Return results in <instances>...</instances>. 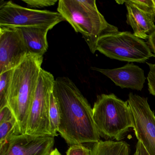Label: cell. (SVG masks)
Listing matches in <instances>:
<instances>
[{
	"label": "cell",
	"mask_w": 155,
	"mask_h": 155,
	"mask_svg": "<svg viewBox=\"0 0 155 155\" xmlns=\"http://www.w3.org/2000/svg\"><path fill=\"white\" fill-rule=\"evenodd\" d=\"M43 60V57L28 54L13 69L8 106L17 120V135L26 133L31 105Z\"/></svg>",
	"instance_id": "2"
},
{
	"label": "cell",
	"mask_w": 155,
	"mask_h": 155,
	"mask_svg": "<svg viewBox=\"0 0 155 155\" xmlns=\"http://www.w3.org/2000/svg\"><path fill=\"white\" fill-rule=\"evenodd\" d=\"M13 70L0 74V109L8 106V97L11 84Z\"/></svg>",
	"instance_id": "16"
},
{
	"label": "cell",
	"mask_w": 155,
	"mask_h": 155,
	"mask_svg": "<svg viewBox=\"0 0 155 155\" xmlns=\"http://www.w3.org/2000/svg\"><path fill=\"white\" fill-rule=\"evenodd\" d=\"M90 155H130V148L124 141L99 140L93 143Z\"/></svg>",
	"instance_id": "14"
},
{
	"label": "cell",
	"mask_w": 155,
	"mask_h": 155,
	"mask_svg": "<svg viewBox=\"0 0 155 155\" xmlns=\"http://www.w3.org/2000/svg\"><path fill=\"white\" fill-rule=\"evenodd\" d=\"M91 69L107 76L116 86L122 89L141 91L147 79L144 71L133 63H128L121 68L112 69L95 67H92Z\"/></svg>",
	"instance_id": "11"
},
{
	"label": "cell",
	"mask_w": 155,
	"mask_h": 155,
	"mask_svg": "<svg viewBox=\"0 0 155 155\" xmlns=\"http://www.w3.org/2000/svg\"><path fill=\"white\" fill-rule=\"evenodd\" d=\"M97 49L110 58L129 62L144 63L154 57L147 42L127 31L102 35L98 40Z\"/></svg>",
	"instance_id": "5"
},
{
	"label": "cell",
	"mask_w": 155,
	"mask_h": 155,
	"mask_svg": "<svg viewBox=\"0 0 155 155\" xmlns=\"http://www.w3.org/2000/svg\"><path fill=\"white\" fill-rule=\"evenodd\" d=\"M52 92L60 111L58 132L67 144L71 146L100 140L93 110L75 83L68 77H58Z\"/></svg>",
	"instance_id": "1"
},
{
	"label": "cell",
	"mask_w": 155,
	"mask_h": 155,
	"mask_svg": "<svg viewBox=\"0 0 155 155\" xmlns=\"http://www.w3.org/2000/svg\"><path fill=\"white\" fill-rule=\"evenodd\" d=\"M92 110L100 136L106 139L120 141L130 128H134V117L127 101L113 93L97 96Z\"/></svg>",
	"instance_id": "4"
},
{
	"label": "cell",
	"mask_w": 155,
	"mask_h": 155,
	"mask_svg": "<svg viewBox=\"0 0 155 155\" xmlns=\"http://www.w3.org/2000/svg\"><path fill=\"white\" fill-rule=\"evenodd\" d=\"M22 1L31 9L50 7L55 5L58 2L57 0H22Z\"/></svg>",
	"instance_id": "18"
},
{
	"label": "cell",
	"mask_w": 155,
	"mask_h": 155,
	"mask_svg": "<svg viewBox=\"0 0 155 155\" xmlns=\"http://www.w3.org/2000/svg\"><path fill=\"white\" fill-rule=\"evenodd\" d=\"M128 1L155 18V6L153 0H128Z\"/></svg>",
	"instance_id": "17"
},
{
	"label": "cell",
	"mask_w": 155,
	"mask_h": 155,
	"mask_svg": "<svg viewBox=\"0 0 155 155\" xmlns=\"http://www.w3.org/2000/svg\"><path fill=\"white\" fill-rule=\"evenodd\" d=\"M147 40V43L150 48V50L154 55V57H155V30L152 34L150 35Z\"/></svg>",
	"instance_id": "21"
},
{
	"label": "cell",
	"mask_w": 155,
	"mask_h": 155,
	"mask_svg": "<svg viewBox=\"0 0 155 155\" xmlns=\"http://www.w3.org/2000/svg\"><path fill=\"white\" fill-rule=\"evenodd\" d=\"M135 155H149L144 146L140 141H138L136 145V152L134 153Z\"/></svg>",
	"instance_id": "22"
},
{
	"label": "cell",
	"mask_w": 155,
	"mask_h": 155,
	"mask_svg": "<svg viewBox=\"0 0 155 155\" xmlns=\"http://www.w3.org/2000/svg\"><path fill=\"white\" fill-rule=\"evenodd\" d=\"M57 10L76 32L82 34L93 54L101 36L119 31L99 11L95 0H60Z\"/></svg>",
	"instance_id": "3"
},
{
	"label": "cell",
	"mask_w": 155,
	"mask_h": 155,
	"mask_svg": "<svg viewBox=\"0 0 155 155\" xmlns=\"http://www.w3.org/2000/svg\"><path fill=\"white\" fill-rule=\"evenodd\" d=\"M49 155H61L60 152H59L58 149L55 148L53 149L51 152L50 154Z\"/></svg>",
	"instance_id": "23"
},
{
	"label": "cell",
	"mask_w": 155,
	"mask_h": 155,
	"mask_svg": "<svg viewBox=\"0 0 155 155\" xmlns=\"http://www.w3.org/2000/svg\"><path fill=\"white\" fill-rule=\"evenodd\" d=\"M134 117V130L149 155H155V115L147 98L130 92L127 100Z\"/></svg>",
	"instance_id": "8"
},
{
	"label": "cell",
	"mask_w": 155,
	"mask_h": 155,
	"mask_svg": "<svg viewBox=\"0 0 155 155\" xmlns=\"http://www.w3.org/2000/svg\"><path fill=\"white\" fill-rule=\"evenodd\" d=\"M127 9V22L132 28L133 34L141 39L147 40L155 30V18L144 12L128 1H124Z\"/></svg>",
	"instance_id": "12"
},
{
	"label": "cell",
	"mask_w": 155,
	"mask_h": 155,
	"mask_svg": "<svg viewBox=\"0 0 155 155\" xmlns=\"http://www.w3.org/2000/svg\"><path fill=\"white\" fill-rule=\"evenodd\" d=\"M29 54L43 57L48 48L47 35L51 27H21Z\"/></svg>",
	"instance_id": "13"
},
{
	"label": "cell",
	"mask_w": 155,
	"mask_h": 155,
	"mask_svg": "<svg viewBox=\"0 0 155 155\" xmlns=\"http://www.w3.org/2000/svg\"><path fill=\"white\" fill-rule=\"evenodd\" d=\"M153 1H154V4H155V0H153Z\"/></svg>",
	"instance_id": "24"
},
{
	"label": "cell",
	"mask_w": 155,
	"mask_h": 155,
	"mask_svg": "<svg viewBox=\"0 0 155 155\" xmlns=\"http://www.w3.org/2000/svg\"></svg>",
	"instance_id": "25"
},
{
	"label": "cell",
	"mask_w": 155,
	"mask_h": 155,
	"mask_svg": "<svg viewBox=\"0 0 155 155\" xmlns=\"http://www.w3.org/2000/svg\"><path fill=\"white\" fill-rule=\"evenodd\" d=\"M147 64L150 69L147 78L149 91L150 94L155 96V64L148 62H147Z\"/></svg>",
	"instance_id": "20"
},
{
	"label": "cell",
	"mask_w": 155,
	"mask_h": 155,
	"mask_svg": "<svg viewBox=\"0 0 155 155\" xmlns=\"http://www.w3.org/2000/svg\"><path fill=\"white\" fill-rule=\"evenodd\" d=\"M65 19L58 12L24 8L12 1L0 6V26L21 27H51Z\"/></svg>",
	"instance_id": "7"
},
{
	"label": "cell",
	"mask_w": 155,
	"mask_h": 155,
	"mask_svg": "<svg viewBox=\"0 0 155 155\" xmlns=\"http://www.w3.org/2000/svg\"><path fill=\"white\" fill-rule=\"evenodd\" d=\"M91 150L83 144L70 146L66 152L67 155H90Z\"/></svg>",
	"instance_id": "19"
},
{
	"label": "cell",
	"mask_w": 155,
	"mask_h": 155,
	"mask_svg": "<svg viewBox=\"0 0 155 155\" xmlns=\"http://www.w3.org/2000/svg\"><path fill=\"white\" fill-rule=\"evenodd\" d=\"M49 115L51 136L55 137L58 136V132L60 123V111L58 105L52 92L50 97Z\"/></svg>",
	"instance_id": "15"
},
{
	"label": "cell",
	"mask_w": 155,
	"mask_h": 155,
	"mask_svg": "<svg viewBox=\"0 0 155 155\" xmlns=\"http://www.w3.org/2000/svg\"><path fill=\"white\" fill-rule=\"evenodd\" d=\"M54 143L55 139L52 136L14 135L8 148L0 155H49L53 150Z\"/></svg>",
	"instance_id": "10"
},
{
	"label": "cell",
	"mask_w": 155,
	"mask_h": 155,
	"mask_svg": "<svg viewBox=\"0 0 155 155\" xmlns=\"http://www.w3.org/2000/svg\"><path fill=\"white\" fill-rule=\"evenodd\" d=\"M55 80L52 74L41 69L31 101L25 134L35 137L51 136L50 124V97Z\"/></svg>",
	"instance_id": "6"
},
{
	"label": "cell",
	"mask_w": 155,
	"mask_h": 155,
	"mask_svg": "<svg viewBox=\"0 0 155 155\" xmlns=\"http://www.w3.org/2000/svg\"><path fill=\"white\" fill-rule=\"evenodd\" d=\"M28 54L19 28L0 26V74L14 69Z\"/></svg>",
	"instance_id": "9"
}]
</instances>
